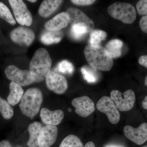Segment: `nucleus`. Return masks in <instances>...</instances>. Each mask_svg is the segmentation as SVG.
Returning <instances> with one entry per match:
<instances>
[{
  "label": "nucleus",
  "mask_w": 147,
  "mask_h": 147,
  "mask_svg": "<svg viewBox=\"0 0 147 147\" xmlns=\"http://www.w3.org/2000/svg\"><path fill=\"white\" fill-rule=\"evenodd\" d=\"M86 59L91 67L102 71H109L114 64L113 59L105 47L88 44L84 51Z\"/></svg>",
  "instance_id": "obj_1"
},
{
  "label": "nucleus",
  "mask_w": 147,
  "mask_h": 147,
  "mask_svg": "<svg viewBox=\"0 0 147 147\" xmlns=\"http://www.w3.org/2000/svg\"><path fill=\"white\" fill-rule=\"evenodd\" d=\"M52 59L46 49L40 48L36 51L30 64V76L33 82H42L51 71Z\"/></svg>",
  "instance_id": "obj_2"
},
{
  "label": "nucleus",
  "mask_w": 147,
  "mask_h": 147,
  "mask_svg": "<svg viewBox=\"0 0 147 147\" xmlns=\"http://www.w3.org/2000/svg\"><path fill=\"white\" fill-rule=\"evenodd\" d=\"M43 100L42 92L37 88H30L24 94L19 107L22 114L31 119L39 112Z\"/></svg>",
  "instance_id": "obj_3"
},
{
  "label": "nucleus",
  "mask_w": 147,
  "mask_h": 147,
  "mask_svg": "<svg viewBox=\"0 0 147 147\" xmlns=\"http://www.w3.org/2000/svg\"><path fill=\"white\" fill-rule=\"evenodd\" d=\"M108 11L111 17L124 24H132L137 18L136 9L133 5L129 3H114L108 7Z\"/></svg>",
  "instance_id": "obj_4"
},
{
  "label": "nucleus",
  "mask_w": 147,
  "mask_h": 147,
  "mask_svg": "<svg viewBox=\"0 0 147 147\" xmlns=\"http://www.w3.org/2000/svg\"><path fill=\"white\" fill-rule=\"evenodd\" d=\"M110 96L118 110L123 112L131 110L136 100L135 94L131 90H127L123 93L118 90H113Z\"/></svg>",
  "instance_id": "obj_5"
},
{
  "label": "nucleus",
  "mask_w": 147,
  "mask_h": 147,
  "mask_svg": "<svg viewBox=\"0 0 147 147\" xmlns=\"http://www.w3.org/2000/svg\"><path fill=\"white\" fill-rule=\"evenodd\" d=\"M97 110L107 116L111 123H117L120 119V114L111 98L102 96L96 104Z\"/></svg>",
  "instance_id": "obj_6"
},
{
  "label": "nucleus",
  "mask_w": 147,
  "mask_h": 147,
  "mask_svg": "<svg viewBox=\"0 0 147 147\" xmlns=\"http://www.w3.org/2000/svg\"><path fill=\"white\" fill-rule=\"evenodd\" d=\"M9 3L18 24L29 26L32 23V17L27 6L21 0H9Z\"/></svg>",
  "instance_id": "obj_7"
},
{
  "label": "nucleus",
  "mask_w": 147,
  "mask_h": 147,
  "mask_svg": "<svg viewBox=\"0 0 147 147\" xmlns=\"http://www.w3.org/2000/svg\"><path fill=\"white\" fill-rule=\"evenodd\" d=\"M5 74L9 80L21 86H29L34 83L31 79L29 70H22L14 65L7 67Z\"/></svg>",
  "instance_id": "obj_8"
},
{
  "label": "nucleus",
  "mask_w": 147,
  "mask_h": 147,
  "mask_svg": "<svg viewBox=\"0 0 147 147\" xmlns=\"http://www.w3.org/2000/svg\"><path fill=\"white\" fill-rule=\"evenodd\" d=\"M45 82L47 88L57 94H63L68 88L65 77L55 71H50L45 78Z\"/></svg>",
  "instance_id": "obj_9"
},
{
  "label": "nucleus",
  "mask_w": 147,
  "mask_h": 147,
  "mask_svg": "<svg viewBox=\"0 0 147 147\" xmlns=\"http://www.w3.org/2000/svg\"><path fill=\"white\" fill-rule=\"evenodd\" d=\"M125 137L136 144H143L147 140V123H144L137 128L129 125H125L123 128Z\"/></svg>",
  "instance_id": "obj_10"
},
{
  "label": "nucleus",
  "mask_w": 147,
  "mask_h": 147,
  "mask_svg": "<svg viewBox=\"0 0 147 147\" xmlns=\"http://www.w3.org/2000/svg\"><path fill=\"white\" fill-rule=\"evenodd\" d=\"M71 104L75 108V113L82 117H88L94 112V102L88 96L75 98L71 101Z\"/></svg>",
  "instance_id": "obj_11"
},
{
  "label": "nucleus",
  "mask_w": 147,
  "mask_h": 147,
  "mask_svg": "<svg viewBox=\"0 0 147 147\" xmlns=\"http://www.w3.org/2000/svg\"><path fill=\"white\" fill-rule=\"evenodd\" d=\"M66 12L68 16L69 23L71 26L76 24H83L86 26L89 33L93 30L94 28L93 21L82 11L75 7H71Z\"/></svg>",
  "instance_id": "obj_12"
},
{
  "label": "nucleus",
  "mask_w": 147,
  "mask_h": 147,
  "mask_svg": "<svg viewBox=\"0 0 147 147\" xmlns=\"http://www.w3.org/2000/svg\"><path fill=\"white\" fill-rule=\"evenodd\" d=\"M11 40L20 45L29 46L31 44L35 38L33 31L26 27H19L11 32Z\"/></svg>",
  "instance_id": "obj_13"
},
{
  "label": "nucleus",
  "mask_w": 147,
  "mask_h": 147,
  "mask_svg": "<svg viewBox=\"0 0 147 147\" xmlns=\"http://www.w3.org/2000/svg\"><path fill=\"white\" fill-rule=\"evenodd\" d=\"M58 128L54 125L42 126L38 140L39 147H50L55 143L57 137Z\"/></svg>",
  "instance_id": "obj_14"
},
{
  "label": "nucleus",
  "mask_w": 147,
  "mask_h": 147,
  "mask_svg": "<svg viewBox=\"0 0 147 147\" xmlns=\"http://www.w3.org/2000/svg\"><path fill=\"white\" fill-rule=\"evenodd\" d=\"M40 117L42 122L46 125L56 126L61 123L64 114L61 110L51 111L47 108H43L40 111Z\"/></svg>",
  "instance_id": "obj_15"
},
{
  "label": "nucleus",
  "mask_w": 147,
  "mask_h": 147,
  "mask_svg": "<svg viewBox=\"0 0 147 147\" xmlns=\"http://www.w3.org/2000/svg\"><path fill=\"white\" fill-rule=\"evenodd\" d=\"M68 17L66 12L58 13L54 18L45 23L44 26L46 30L50 31H59L68 26Z\"/></svg>",
  "instance_id": "obj_16"
},
{
  "label": "nucleus",
  "mask_w": 147,
  "mask_h": 147,
  "mask_svg": "<svg viewBox=\"0 0 147 147\" xmlns=\"http://www.w3.org/2000/svg\"><path fill=\"white\" fill-rule=\"evenodd\" d=\"M10 92L7 101L11 105L14 106L21 101L24 94V90L19 84L11 82L9 85Z\"/></svg>",
  "instance_id": "obj_17"
},
{
  "label": "nucleus",
  "mask_w": 147,
  "mask_h": 147,
  "mask_svg": "<svg viewBox=\"0 0 147 147\" xmlns=\"http://www.w3.org/2000/svg\"><path fill=\"white\" fill-rule=\"evenodd\" d=\"M62 1L59 0H45L41 3L38 9V13L40 16L47 17L50 16L57 9Z\"/></svg>",
  "instance_id": "obj_18"
},
{
  "label": "nucleus",
  "mask_w": 147,
  "mask_h": 147,
  "mask_svg": "<svg viewBox=\"0 0 147 147\" xmlns=\"http://www.w3.org/2000/svg\"><path fill=\"white\" fill-rule=\"evenodd\" d=\"M42 125L39 122L35 121L29 125L28 131L30 137L27 144L29 147H38L40 133Z\"/></svg>",
  "instance_id": "obj_19"
},
{
  "label": "nucleus",
  "mask_w": 147,
  "mask_h": 147,
  "mask_svg": "<svg viewBox=\"0 0 147 147\" xmlns=\"http://www.w3.org/2000/svg\"><path fill=\"white\" fill-rule=\"evenodd\" d=\"M123 45L122 41L118 39H114L109 41L105 48L113 59L121 56Z\"/></svg>",
  "instance_id": "obj_20"
},
{
  "label": "nucleus",
  "mask_w": 147,
  "mask_h": 147,
  "mask_svg": "<svg viewBox=\"0 0 147 147\" xmlns=\"http://www.w3.org/2000/svg\"><path fill=\"white\" fill-rule=\"evenodd\" d=\"M62 36L61 32L50 31L47 30L43 32L40 39L45 45H50L59 42L62 39Z\"/></svg>",
  "instance_id": "obj_21"
},
{
  "label": "nucleus",
  "mask_w": 147,
  "mask_h": 147,
  "mask_svg": "<svg viewBox=\"0 0 147 147\" xmlns=\"http://www.w3.org/2000/svg\"><path fill=\"white\" fill-rule=\"evenodd\" d=\"M107 36L106 32L102 30H94L90 34V45H100L101 41L105 40Z\"/></svg>",
  "instance_id": "obj_22"
},
{
  "label": "nucleus",
  "mask_w": 147,
  "mask_h": 147,
  "mask_svg": "<svg viewBox=\"0 0 147 147\" xmlns=\"http://www.w3.org/2000/svg\"><path fill=\"white\" fill-rule=\"evenodd\" d=\"M88 33V29L84 24H76L71 26V34L74 39H81Z\"/></svg>",
  "instance_id": "obj_23"
},
{
  "label": "nucleus",
  "mask_w": 147,
  "mask_h": 147,
  "mask_svg": "<svg viewBox=\"0 0 147 147\" xmlns=\"http://www.w3.org/2000/svg\"><path fill=\"white\" fill-rule=\"evenodd\" d=\"M59 147H84L81 139L76 135H68L63 140Z\"/></svg>",
  "instance_id": "obj_24"
},
{
  "label": "nucleus",
  "mask_w": 147,
  "mask_h": 147,
  "mask_svg": "<svg viewBox=\"0 0 147 147\" xmlns=\"http://www.w3.org/2000/svg\"><path fill=\"white\" fill-rule=\"evenodd\" d=\"M0 113L5 119H9L13 117V111L7 101L0 97Z\"/></svg>",
  "instance_id": "obj_25"
},
{
  "label": "nucleus",
  "mask_w": 147,
  "mask_h": 147,
  "mask_svg": "<svg viewBox=\"0 0 147 147\" xmlns=\"http://www.w3.org/2000/svg\"><path fill=\"white\" fill-rule=\"evenodd\" d=\"M0 18L11 25L16 24V21L8 7L3 3L0 2Z\"/></svg>",
  "instance_id": "obj_26"
},
{
  "label": "nucleus",
  "mask_w": 147,
  "mask_h": 147,
  "mask_svg": "<svg viewBox=\"0 0 147 147\" xmlns=\"http://www.w3.org/2000/svg\"><path fill=\"white\" fill-rule=\"evenodd\" d=\"M95 70L88 66L83 67L81 69L83 77L88 83H94L97 81L98 77Z\"/></svg>",
  "instance_id": "obj_27"
},
{
  "label": "nucleus",
  "mask_w": 147,
  "mask_h": 147,
  "mask_svg": "<svg viewBox=\"0 0 147 147\" xmlns=\"http://www.w3.org/2000/svg\"><path fill=\"white\" fill-rule=\"evenodd\" d=\"M57 69L60 73L68 75L72 74L74 71V67L72 64L67 60H63L59 63Z\"/></svg>",
  "instance_id": "obj_28"
},
{
  "label": "nucleus",
  "mask_w": 147,
  "mask_h": 147,
  "mask_svg": "<svg viewBox=\"0 0 147 147\" xmlns=\"http://www.w3.org/2000/svg\"><path fill=\"white\" fill-rule=\"evenodd\" d=\"M136 7L138 13L141 16H147V0H141L137 2Z\"/></svg>",
  "instance_id": "obj_29"
},
{
  "label": "nucleus",
  "mask_w": 147,
  "mask_h": 147,
  "mask_svg": "<svg viewBox=\"0 0 147 147\" xmlns=\"http://www.w3.org/2000/svg\"><path fill=\"white\" fill-rule=\"evenodd\" d=\"M71 2L79 5H90L95 2L94 0H72Z\"/></svg>",
  "instance_id": "obj_30"
},
{
  "label": "nucleus",
  "mask_w": 147,
  "mask_h": 147,
  "mask_svg": "<svg viewBox=\"0 0 147 147\" xmlns=\"http://www.w3.org/2000/svg\"><path fill=\"white\" fill-rule=\"evenodd\" d=\"M139 26L142 31L147 34V16H143L141 18L139 21Z\"/></svg>",
  "instance_id": "obj_31"
},
{
  "label": "nucleus",
  "mask_w": 147,
  "mask_h": 147,
  "mask_svg": "<svg viewBox=\"0 0 147 147\" xmlns=\"http://www.w3.org/2000/svg\"><path fill=\"white\" fill-rule=\"evenodd\" d=\"M138 62L140 65L147 68V55L141 56L138 60Z\"/></svg>",
  "instance_id": "obj_32"
},
{
  "label": "nucleus",
  "mask_w": 147,
  "mask_h": 147,
  "mask_svg": "<svg viewBox=\"0 0 147 147\" xmlns=\"http://www.w3.org/2000/svg\"><path fill=\"white\" fill-rule=\"evenodd\" d=\"M0 147H12V146L9 141L5 140L0 142Z\"/></svg>",
  "instance_id": "obj_33"
},
{
  "label": "nucleus",
  "mask_w": 147,
  "mask_h": 147,
  "mask_svg": "<svg viewBox=\"0 0 147 147\" xmlns=\"http://www.w3.org/2000/svg\"><path fill=\"white\" fill-rule=\"evenodd\" d=\"M142 105L144 109L147 110V95L145 97L144 99L142 101Z\"/></svg>",
  "instance_id": "obj_34"
},
{
  "label": "nucleus",
  "mask_w": 147,
  "mask_h": 147,
  "mask_svg": "<svg viewBox=\"0 0 147 147\" xmlns=\"http://www.w3.org/2000/svg\"><path fill=\"white\" fill-rule=\"evenodd\" d=\"M84 147H96L94 143L93 142H88Z\"/></svg>",
  "instance_id": "obj_35"
},
{
  "label": "nucleus",
  "mask_w": 147,
  "mask_h": 147,
  "mask_svg": "<svg viewBox=\"0 0 147 147\" xmlns=\"http://www.w3.org/2000/svg\"><path fill=\"white\" fill-rule=\"evenodd\" d=\"M145 84L147 87V75L146 76V78L145 79Z\"/></svg>",
  "instance_id": "obj_36"
},
{
  "label": "nucleus",
  "mask_w": 147,
  "mask_h": 147,
  "mask_svg": "<svg viewBox=\"0 0 147 147\" xmlns=\"http://www.w3.org/2000/svg\"><path fill=\"white\" fill-rule=\"evenodd\" d=\"M28 1L29 2H30L31 3H35L36 1H35V0H32V1H31V0H29V1Z\"/></svg>",
  "instance_id": "obj_37"
},
{
  "label": "nucleus",
  "mask_w": 147,
  "mask_h": 147,
  "mask_svg": "<svg viewBox=\"0 0 147 147\" xmlns=\"http://www.w3.org/2000/svg\"><path fill=\"white\" fill-rule=\"evenodd\" d=\"M142 147H147V146H143Z\"/></svg>",
  "instance_id": "obj_38"
},
{
  "label": "nucleus",
  "mask_w": 147,
  "mask_h": 147,
  "mask_svg": "<svg viewBox=\"0 0 147 147\" xmlns=\"http://www.w3.org/2000/svg\"></svg>",
  "instance_id": "obj_39"
},
{
  "label": "nucleus",
  "mask_w": 147,
  "mask_h": 147,
  "mask_svg": "<svg viewBox=\"0 0 147 147\" xmlns=\"http://www.w3.org/2000/svg\"></svg>",
  "instance_id": "obj_40"
}]
</instances>
